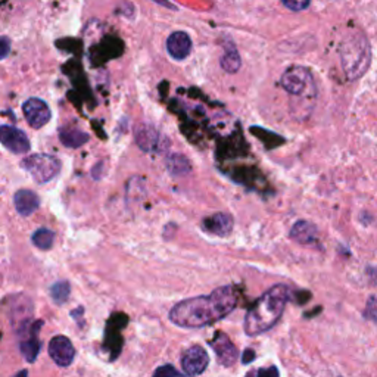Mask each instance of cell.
<instances>
[{"instance_id": "6da1fadb", "label": "cell", "mask_w": 377, "mask_h": 377, "mask_svg": "<svg viewBox=\"0 0 377 377\" xmlns=\"http://www.w3.org/2000/svg\"><path fill=\"white\" fill-rule=\"evenodd\" d=\"M237 305L234 286H221L205 296H195L175 304L170 311V320L184 329H199L216 323Z\"/></svg>"}, {"instance_id": "7a4b0ae2", "label": "cell", "mask_w": 377, "mask_h": 377, "mask_svg": "<svg viewBox=\"0 0 377 377\" xmlns=\"http://www.w3.org/2000/svg\"><path fill=\"white\" fill-rule=\"evenodd\" d=\"M291 296V289L283 283L268 289L246 312L243 324L246 335L257 336L274 328V324L280 320Z\"/></svg>"}, {"instance_id": "3957f363", "label": "cell", "mask_w": 377, "mask_h": 377, "mask_svg": "<svg viewBox=\"0 0 377 377\" xmlns=\"http://www.w3.org/2000/svg\"><path fill=\"white\" fill-rule=\"evenodd\" d=\"M341 59L345 75L349 80H357L369 70L371 62V49L367 37L361 31L349 34L341 45Z\"/></svg>"}, {"instance_id": "277c9868", "label": "cell", "mask_w": 377, "mask_h": 377, "mask_svg": "<svg viewBox=\"0 0 377 377\" xmlns=\"http://www.w3.org/2000/svg\"><path fill=\"white\" fill-rule=\"evenodd\" d=\"M22 167L27 170L31 177L40 184L52 180L59 171V162L52 155H33L22 162Z\"/></svg>"}, {"instance_id": "5b68a950", "label": "cell", "mask_w": 377, "mask_h": 377, "mask_svg": "<svg viewBox=\"0 0 377 377\" xmlns=\"http://www.w3.org/2000/svg\"><path fill=\"white\" fill-rule=\"evenodd\" d=\"M43 320H31L27 324H24L21 329H18V336H19V349L24 355V358L29 362H34L39 357L40 353V339L39 333L40 329L43 328Z\"/></svg>"}, {"instance_id": "8992f818", "label": "cell", "mask_w": 377, "mask_h": 377, "mask_svg": "<svg viewBox=\"0 0 377 377\" xmlns=\"http://www.w3.org/2000/svg\"><path fill=\"white\" fill-rule=\"evenodd\" d=\"M127 324H129V317L125 316L124 312H114L106 321L104 348L111 355V360H115L121 353L122 344H124L121 332Z\"/></svg>"}, {"instance_id": "52a82bcc", "label": "cell", "mask_w": 377, "mask_h": 377, "mask_svg": "<svg viewBox=\"0 0 377 377\" xmlns=\"http://www.w3.org/2000/svg\"><path fill=\"white\" fill-rule=\"evenodd\" d=\"M283 89L295 96H305L314 89L312 75L305 67H291L282 77Z\"/></svg>"}, {"instance_id": "ba28073f", "label": "cell", "mask_w": 377, "mask_h": 377, "mask_svg": "<svg viewBox=\"0 0 377 377\" xmlns=\"http://www.w3.org/2000/svg\"><path fill=\"white\" fill-rule=\"evenodd\" d=\"M209 364V357L207 354V351L199 346H191L182 357V367L188 377H195L202 374Z\"/></svg>"}, {"instance_id": "9c48e42d", "label": "cell", "mask_w": 377, "mask_h": 377, "mask_svg": "<svg viewBox=\"0 0 377 377\" xmlns=\"http://www.w3.org/2000/svg\"><path fill=\"white\" fill-rule=\"evenodd\" d=\"M49 355L59 367H68L74 361L75 348L67 336H55L49 342Z\"/></svg>"}, {"instance_id": "30bf717a", "label": "cell", "mask_w": 377, "mask_h": 377, "mask_svg": "<svg viewBox=\"0 0 377 377\" xmlns=\"http://www.w3.org/2000/svg\"><path fill=\"white\" fill-rule=\"evenodd\" d=\"M212 349L216 351L217 360L224 367H230L236 362L237 360V348L233 345L230 341V337L227 335H224L221 332H217L216 336H214L212 341L209 342Z\"/></svg>"}, {"instance_id": "8fae6325", "label": "cell", "mask_w": 377, "mask_h": 377, "mask_svg": "<svg viewBox=\"0 0 377 377\" xmlns=\"http://www.w3.org/2000/svg\"><path fill=\"white\" fill-rule=\"evenodd\" d=\"M0 141H2L3 146L14 154H25L30 150V141L25 136L24 131H21L17 127L12 125H2L0 130Z\"/></svg>"}, {"instance_id": "7c38bea8", "label": "cell", "mask_w": 377, "mask_h": 377, "mask_svg": "<svg viewBox=\"0 0 377 377\" xmlns=\"http://www.w3.org/2000/svg\"><path fill=\"white\" fill-rule=\"evenodd\" d=\"M24 115L27 118L29 124L34 129H40L50 120V111L49 106L43 102L42 99L31 97L22 105Z\"/></svg>"}, {"instance_id": "4fadbf2b", "label": "cell", "mask_w": 377, "mask_h": 377, "mask_svg": "<svg viewBox=\"0 0 377 377\" xmlns=\"http://www.w3.org/2000/svg\"><path fill=\"white\" fill-rule=\"evenodd\" d=\"M168 54L175 59H184L192 50V40L186 33L177 31L173 33L167 40Z\"/></svg>"}, {"instance_id": "5bb4252c", "label": "cell", "mask_w": 377, "mask_h": 377, "mask_svg": "<svg viewBox=\"0 0 377 377\" xmlns=\"http://www.w3.org/2000/svg\"><path fill=\"white\" fill-rule=\"evenodd\" d=\"M204 229L216 236H227L233 230V218L229 216V214L218 212L214 214V216L208 217L202 223Z\"/></svg>"}, {"instance_id": "9a60e30c", "label": "cell", "mask_w": 377, "mask_h": 377, "mask_svg": "<svg viewBox=\"0 0 377 377\" xmlns=\"http://www.w3.org/2000/svg\"><path fill=\"white\" fill-rule=\"evenodd\" d=\"M14 200H15V208L19 216L22 217L31 216V214L40 205L39 196H37L33 191H27V188H25V191H18L15 193Z\"/></svg>"}, {"instance_id": "2e32d148", "label": "cell", "mask_w": 377, "mask_h": 377, "mask_svg": "<svg viewBox=\"0 0 377 377\" xmlns=\"http://www.w3.org/2000/svg\"><path fill=\"white\" fill-rule=\"evenodd\" d=\"M317 227L308 221H298L292 230L291 237L300 245H311L317 241Z\"/></svg>"}, {"instance_id": "e0dca14e", "label": "cell", "mask_w": 377, "mask_h": 377, "mask_svg": "<svg viewBox=\"0 0 377 377\" xmlns=\"http://www.w3.org/2000/svg\"><path fill=\"white\" fill-rule=\"evenodd\" d=\"M61 141L68 147H79L89 141V136L79 130H68V131H62Z\"/></svg>"}, {"instance_id": "ac0fdd59", "label": "cell", "mask_w": 377, "mask_h": 377, "mask_svg": "<svg viewBox=\"0 0 377 377\" xmlns=\"http://www.w3.org/2000/svg\"><path fill=\"white\" fill-rule=\"evenodd\" d=\"M71 292V286L68 282H56L52 287H50V296H52L54 303L61 305L65 304Z\"/></svg>"}, {"instance_id": "d6986e66", "label": "cell", "mask_w": 377, "mask_h": 377, "mask_svg": "<svg viewBox=\"0 0 377 377\" xmlns=\"http://www.w3.org/2000/svg\"><path fill=\"white\" fill-rule=\"evenodd\" d=\"M55 241V233L49 229H39L33 234V243L39 249H50Z\"/></svg>"}, {"instance_id": "ffe728a7", "label": "cell", "mask_w": 377, "mask_h": 377, "mask_svg": "<svg viewBox=\"0 0 377 377\" xmlns=\"http://www.w3.org/2000/svg\"><path fill=\"white\" fill-rule=\"evenodd\" d=\"M221 67L227 72H236L241 68V56H239L234 47H232L227 54H224L221 59Z\"/></svg>"}, {"instance_id": "44dd1931", "label": "cell", "mask_w": 377, "mask_h": 377, "mask_svg": "<svg viewBox=\"0 0 377 377\" xmlns=\"http://www.w3.org/2000/svg\"><path fill=\"white\" fill-rule=\"evenodd\" d=\"M364 317L377 323V295H371L367 299L366 310H364Z\"/></svg>"}, {"instance_id": "7402d4cb", "label": "cell", "mask_w": 377, "mask_h": 377, "mask_svg": "<svg viewBox=\"0 0 377 377\" xmlns=\"http://www.w3.org/2000/svg\"><path fill=\"white\" fill-rule=\"evenodd\" d=\"M182 164H187V161L183 157H173L168 161V168L174 174H184L191 167H182Z\"/></svg>"}, {"instance_id": "603a6c76", "label": "cell", "mask_w": 377, "mask_h": 377, "mask_svg": "<svg viewBox=\"0 0 377 377\" xmlns=\"http://www.w3.org/2000/svg\"><path fill=\"white\" fill-rule=\"evenodd\" d=\"M152 377H183L177 370H175L171 364H166V366H161L154 371Z\"/></svg>"}, {"instance_id": "cb8c5ba5", "label": "cell", "mask_w": 377, "mask_h": 377, "mask_svg": "<svg viewBox=\"0 0 377 377\" xmlns=\"http://www.w3.org/2000/svg\"><path fill=\"white\" fill-rule=\"evenodd\" d=\"M282 2H283V5H284L286 8H289L291 10L298 12V10H304V9H307V8L310 6L311 0H282Z\"/></svg>"}, {"instance_id": "d4e9b609", "label": "cell", "mask_w": 377, "mask_h": 377, "mask_svg": "<svg viewBox=\"0 0 377 377\" xmlns=\"http://www.w3.org/2000/svg\"><path fill=\"white\" fill-rule=\"evenodd\" d=\"M258 377H279V370L274 366L267 367V369H261L258 373Z\"/></svg>"}, {"instance_id": "484cf974", "label": "cell", "mask_w": 377, "mask_h": 377, "mask_svg": "<svg viewBox=\"0 0 377 377\" xmlns=\"http://www.w3.org/2000/svg\"><path fill=\"white\" fill-rule=\"evenodd\" d=\"M255 351L254 349H246L243 355H242V362L243 364H250L254 360H255Z\"/></svg>"}, {"instance_id": "4316f807", "label": "cell", "mask_w": 377, "mask_h": 377, "mask_svg": "<svg viewBox=\"0 0 377 377\" xmlns=\"http://www.w3.org/2000/svg\"><path fill=\"white\" fill-rule=\"evenodd\" d=\"M8 50H9V42L6 37H3L2 39V58H5L8 55Z\"/></svg>"}, {"instance_id": "83f0119b", "label": "cell", "mask_w": 377, "mask_h": 377, "mask_svg": "<svg viewBox=\"0 0 377 377\" xmlns=\"http://www.w3.org/2000/svg\"><path fill=\"white\" fill-rule=\"evenodd\" d=\"M14 377H29V371L27 370H21Z\"/></svg>"}, {"instance_id": "f1b7e54d", "label": "cell", "mask_w": 377, "mask_h": 377, "mask_svg": "<svg viewBox=\"0 0 377 377\" xmlns=\"http://www.w3.org/2000/svg\"><path fill=\"white\" fill-rule=\"evenodd\" d=\"M155 2H158V3H161V5H164V6H167V8H173V5L168 3L167 0H155Z\"/></svg>"}, {"instance_id": "f546056e", "label": "cell", "mask_w": 377, "mask_h": 377, "mask_svg": "<svg viewBox=\"0 0 377 377\" xmlns=\"http://www.w3.org/2000/svg\"><path fill=\"white\" fill-rule=\"evenodd\" d=\"M255 376V371H250L249 374H246V377H254Z\"/></svg>"}]
</instances>
